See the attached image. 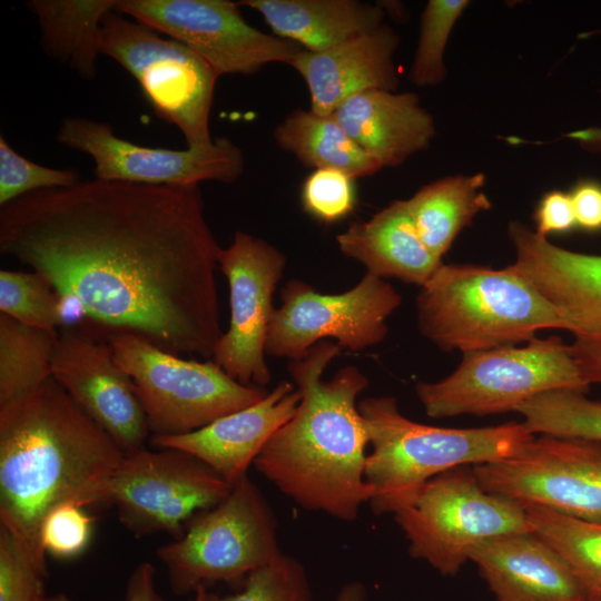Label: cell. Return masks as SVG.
Masks as SVG:
<instances>
[{
  "mask_svg": "<svg viewBox=\"0 0 601 601\" xmlns=\"http://www.w3.org/2000/svg\"><path fill=\"white\" fill-rule=\"evenodd\" d=\"M265 353L298 359L323 341L334 338L341 348L362 351L387 335L386 319L401 306L402 297L385 279L366 273L351 289L337 295L316 292L299 279L288 280L280 292Z\"/></svg>",
  "mask_w": 601,
  "mask_h": 601,
  "instance_id": "7c38bea8",
  "label": "cell"
},
{
  "mask_svg": "<svg viewBox=\"0 0 601 601\" xmlns=\"http://www.w3.org/2000/svg\"><path fill=\"white\" fill-rule=\"evenodd\" d=\"M393 515L408 541L411 556L443 575H455L477 543L533 532L523 504L485 491L467 466L434 476Z\"/></svg>",
  "mask_w": 601,
  "mask_h": 601,
  "instance_id": "9c48e42d",
  "label": "cell"
},
{
  "mask_svg": "<svg viewBox=\"0 0 601 601\" xmlns=\"http://www.w3.org/2000/svg\"><path fill=\"white\" fill-rule=\"evenodd\" d=\"M533 218L534 231L545 238L551 234H564L577 227L570 194L561 190H552L543 195Z\"/></svg>",
  "mask_w": 601,
  "mask_h": 601,
  "instance_id": "74e56055",
  "label": "cell"
},
{
  "mask_svg": "<svg viewBox=\"0 0 601 601\" xmlns=\"http://www.w3.org/2000/svg\"><path fill=\"white\" fill-rule=\"evenodd\" d=\"M229 485L181 450L139 449L124 455L106 491L120 523L136 536L159 532L179 539L188 521L220 502Z\"/></svg>",
  "mask_w": 601,
  "mask_h": 601,
  "instance_id": "8fae6325",
  "label": "cell"
},
{
  "mask_svg": "<svg viewBox=\"0 0 601 601\" xmlns=\"http://www.w3.org/2000/svg\"><path fill=\"white\" fill-rule=\"evenodd\" d=\"M515 412L533 434L601 442V400L585 392H546L520 404Z\"/></svg>",
  "mask_w": 601,
  "mask_h": 601,
  "instance_id": "f546056e",
  "label": "cell"
},
{
  "mask_svg": "<svg viewBox=\"0 0 601 601\" xmlns=\"http://www.w3.org/2000/svg\"><path fill=\"white\" fill-rule=\"evenodd\" d=\"M421 334L443 352L516 346L563 329L554 307L509 266L442 264L416 298Z\"/></svg>",
  "mask_w": 601,
  "mask_h": 601,
  "instance_id": "5b68a950",
  "label": "cell"
},
{
  "mask_svg": "<svg viewBox=\"0 0 601 601\" xmlns=\"http://www.w3.org/2000/svg\"><path fill=\"white\" fill-rule=\"evenodd\" d=\"M125 601H164L156 589L151 563L141 562L132 570L127 581Z\"/></svg>",
  "mask_w": 601,
  "mask_h": 601,
  "instance_id": "ab89813d",
  "label": "cell"
},
{
  "mask_svg": "<svg viewBox=\"0 0 601 601\" xmlns=\"http://www.w3.org/2000/svg\"><path fill=\"white\" fill-rule=\"evenodd\" d=\"M228 0H117L115 10L185 45L219 75H250L303 48L248 24Z\"/></svg>",
  "mask_w": 601,
  "mask_h": 601,
  "instance_id": "9a60e30c",
  "label": "cell"
},
{
  "mask_svg": "<svg viewBox=\"0 0 601 601\" xmlns=\"http://www.w3.org/2000/svg\"><path fill=\"white\" fill-rule=\"evenodd\" d=\"M299 402L296 386L282 381L248 407L224 415L194 432L152 435L150 442L160 449L190 453L233 485L247 475L249 465L270 436L293 417Z\"/></svg>",
  "mask_w": 601,
  "mask_h": 601,
  "instance_id": "d6986e66",
  "label": "cell"
},
{
  "mask_svg": "<svg viewBox=\"0 0 601 601\" xmlns=\"http://www.w3.org/2000/svg\"><path fill=\"white\" fill-rule=\"evenodd\" d=\"M100 52L137 80L154 112L175 125L188 147L214 141L209 117L219 75L196 52L116 10L102 19Z\"/></svg>",
  "mask_w": 601,
  "mask_h": 601,
  "instance_id": "30bf717a",
  "label": "cell"
},
{
  "mask_svg": "<svg viewBox=\"0 0 601 601\" xmlns=\"http://www.w3.org/2000/svg\"><path fill=\"white\" fill-rule=\"evenodd\" d=\"M257 10L275 36L321 52L380 27V4L357 0H243Z\"/></svg>",
  "mask_w": 601,
  "mask_h": 601,
  "instance_id": "cb8c5ba5",
  "label": "cell"
},
{
  "mask_svg": "<svg viewBox=\"0 0 601 601\" xmlns=\"http://www.w3.org/2000/svg\"><path fill=\"white\" fill-rule=\"evenodd\" d=\"M217 262L229 285L230 323L211 358L237 382L264 387L270 382L265 344L276 309L273 294L286 257L266 240L236 231Z\"/></svg>",
  "mask_w": 601,
  "mask_h": 601,
  "instance_id": "e0dca14e",
  "label": "cell"
},
{
  "mask_svg": "<svg viewBox=\"0 0 601 601\" xmlns=\"http://www.w3.org/2000/svg\"><path fill=\"white\" fill-rule=\"evenodd\" d=\"M107 341L134 383L152 435L194 432L268 393L237 382L214 361L185 359L132 334H115Z\"/></svg>",
  "mask_w": 601,
  "mask_h": 601,
  "instance_id": "ba28073f",
  "label": "cell"
},
{
  "mask_svg": "<svg viewBox=\"0 0 601 601\" xmlns=\"http://www.w3.org/2000/svg\"><path fill=\"white\" fill-rule=\"evenodd\" d=\"M569 344L559 336L524 346H502L462 354L457 367L437 382H420L415 393L432 418L485 416L516 410L540 394L574 390L588 393Z\"/></svg>",
  "mask_w": 601,
  "mask_h": 601,
  "instance_id": "52a82bcc",
  "label": "cell"
},
{
  "mask_svg": "<svg viewBox=\"0 0 601 601\" xmlns=\"http://www.w3.org/2000/svg\"><path fill=\"white\" fill-rule=\"evenodd\" d=\"M282 554L275 513L248 475L216 505L194 515L179 539L156 550L177 595L216 582L243 584Z\"/></svg>",
  "mask_w": 601,
  "mask_h": 601,
  "instance_id": "8992f818",
  "label": "cell"
},
{
  "mask_svg": "<svg viewBox=\"0 0 601 601\" xmlns=\"http://www.w3.org/2000/svg\"><path fill=\"white\" fill-rule=\"evenodd\" d=\"M220 250L198 185L88 179L0 209V252L42 276L65 327L127 333L176 355L213 357L223 332Z\"/></svg>",
  "mask_w": 601,
  "mask_h": 601,
  "instance_id": "6da1fadb",
  "label": "cell"
},
{
  "mask_svg": "<svg viewBox=\"0 0 601 601\" xmlns=\"http://www.w3.org/2000/svg\"><path fill=\"white\" fill-rule=\"evenodd\" d=\"M92 534V518L83 508L63 504L43 520L40 543L43 552L58 559H72L85 551Z\"/></svg>",
  "mask_w": 601,
  "mask_h": 601,
  "instance_id": "8d00e7d4",
  "label": "cell"
},
{
  "mask_svg": "<svg viewBox=\"0 0 601 601\" xmlns=\"http://www.w3.org/2000/svg\"><path fill=\"white\" fill-rule=\"evenodd\" d=\"M206 588H200L195 592V600L194 601H204V592Z\"/></svg>",
  "mask_w": 601,
  "mask_h": 601,
  "instance_id": "ee69618b",
  "label": "cell"
},
{
  "mask_svg": "<svg viewBox=\"0 0 601 601\" xmlns=\"http://www.w3.org/2000/svg\"><path fill=\"white\" fill-rule=\"evenodd\" d=\"M366 589L359 582H351L343 585L335 601H365Z\"/></svg>",
  "mask_w": 601,
  "mask_h": 601,
  "instance_id": "b9f144b4",
  "label": "cell"
},
{
  "mask_svg": "<svg viewBox=\"0 0 601 601\" xmlns=\"http://www.w3.org/2000/svg\"><path fill=\"white\" fill-rule=\"evenodd\" d=\"M0 312L53 334H59L63 325L59 296L42 276L32 270H0Z\"/></svg>",
  "mask_w": 601,
  "mask_h": 601,
  "instance_id": "4dcf8cb0",
  "label": "cell"
},
{
  "mask_svg": "<svg viewBox=\"0 0 601 601\" xmlns=\"http://www.w3.org/2000/svg\"><path fill=\"white\" fill-rule=\"evenodd\" d=\"M341 252L367 273L423 286L443 264L421 239L406 200H395L336 236Z\"/></svg>",
  "mask_w": 601,
  "mask_h": 601,
  "instance_id": "603a6c76",
  "label": "cell"
},
{
  "mask_svg": "<svg viewBox=\"0 0 601 601\" xmlns=\"http://www.w3.org/2000/svg\"><path fill=\"white\" fill-rule=\"evenodd\" d=\"M569 194L577 228L588 233L601 231V184L592 180L580 181Z\"/></svg>",
  "mask_w": 601,
  "mask_h": 601,
  "instance_id": "f35d334b",
  "label": "cell"
},
{
  "mask_svg": "<svg viewBox=\"0 0 601 601\" xmlns=\"http://www.w3.org/2000/svg\"><path fill=\"white\" fill-rule=\"evenodd\" d=\"M357 407L372 446L364 477L375 515L407 506L427 481L445 471L510 459L534 439L518 422L473 428L417 423L401 413L393 396L367 397Z\"/></svg>",
  "mask_w": 601,
  "mask_h": 601,
  "instance_id": "277c9868",
  "label": "cell"
},
{
  "mask_svg": "<svg viewBox=\"0 0 601 601\" xmlns=\"http://www.w3.org/2000/svg\"><path fill=\"white\" fill-rule=\"evenodd\" d=\"M469 4L467 0L427 2L422 13L417 48L410 73L415 85L435 86L445 78V47L456 20Z\"/></svg>",
  "mask_w": 601,
  "mask_h": 601,
  "instance_id": "1f68e13d",
  "label": "cell"
},
{
  "mask_svg": "<svg viewBox=\"0 0 601 601\" xmlns=\"http://www.w3.org/2000/svg\"><path fill=\"white\" fill-rule=\"evenodd\" d=\"M483 174L447 176L418 189L406 200L417 233L437 258L446 254L475 216L491 208Z\"/></svg>",
  "mask_w": 601,
  "mask_h": 601,
  "instance_id": "484cf974",
  "label": "cell"
},
{
  "mask_svg": "<svg viewBox=\"0 0 601 601\" xmlns=\"http://www.w3.org/2000/svg\"><path fill=\"white\" fill-rule=\"evenodd\" d=\"M469 560L497 601H584L566 562L534 531L477 543Z\"/></svg>",
  "mask_w": 601,
  "mask_h": 601,
  "instance_id": "44dd1931",
  "label": "cell"
},
{
  "mask_svg": "<svg viewBox=\"0 0 601 601\" xmlns=\"http://www.w3.org/2000/svg\"><path fill=\"white\" fill-rule=\"evenodd\" d=\"M46 577L47 566L14 532L0 524V601H47Z\"/></svg>",
  "mask_w": 601,
  "mask_h": 601,
  "instance_id": "836d02e7",
  "label": "cell"
},
{
  "mask_svg": "<svg viewBox=\"0 0 601 601\" xmlns=\"http://www.w3.org/2000/svg\"><path fill=\"white\" fill-rule=\"evenodd\" d=\"M533 531L566 562L584 601H601V521L522 503Z\"/></svg>",
  "mask_w": 601,
  "mask_h": 601,
  "instance_id": "83f0119b",
  "label": "cell"
},
{
  "mask_svg": "<svg viewBox=\"0 0 601 601\" xmlns=\"http://www.w3.org/2000/svg\"><path fill=\"white\" fill-rule=\"evenodd\" d=\"M243 588L227 595L204 592V601H313L306 571L295 558L282 554L252 572Z\"/></svg>",
  "mask_w": 601,
  "mask_h": 601,
  "instance_id": "d6a6232c",
  "label": "cell"
},
{
  "mask_svg": "<svg viewBox=\"0 0 601 601\" xmlns=\"http://www.w3.org/2000/svg\"><path fill=\"white\" fill-rule=\"evenodd\" d=\"M81 180L75 169H56L18 154L0 137V206L33 191L70 187Z\"/></svg>",
  "mask_w": 601,
  "mask_h": 601,
  "instance_id": "e575fe53",
  "label": "cell"
},
{
  "mask_svg": "<svg viewBox=\"0 0 601 601\" xmlns=\"http://www.w3.org/2000/svg\"><path fill=\"white\" fill-rule=\"evenodd\" d=\"M572 139L593 150H601V128H589L569 134Z\"/></svg>",
  "mask_w": 601,
  "mask_h": 601,
  "instance_id": "60d3db41",
  "label": "cell"
},
{
  "mask_svg": "<svg viewBox=\"0 0 601 601\" xmlns=\"http://www.w3.org/2000/svg\"><path fill=\"white\" fill-rule=\"evenodd\" d=\"M117 0H31L45 51L85 79H93L100 52L101 22Z\"/></svg>",
  "mask_w": 601,
  "mask_h": 601,
  "instance_id": "d4e9b609",
  "label": "cell"
},
{
  "mask_svg": "<svg viewBox=\"0 0 601 601\" xmlns=\"http://www.w3.org/2000/svg\"><path fill=\"white\" fill-rule=\"evenodd\" d=\"M341 349L337 343L321 341L290 359L288 371L300 402L253 465L300 508L352 522L373 493L364 477L368 436L356 404L370 382L353 365L322 380Z\"/></svg>",
  "mask_w": 601,
  "mask_h": 601,
  "instance_id": "3957f363",
  "label": "cell"
},
{
  "mask_svg": "<svg viewBox=\"0 0 601 601\" xmlns=\"http://www.w3.org/2000/svg\"><path fill=\"white\" fill-rule=\"evenodd\" d=\"M334 115L382 168L400 166L427 148L436 132L432 116L413 92L365 91L345 100Z\"/></svg>",
  "mask_w": 601,
  "mask_h": 601,
  "instance_id": "7402d4cb",
  "label": "cell"
},
{
  "mask_svg": "<svg viewBox=\"0 0 601 601\" xmlns=\"http://www.w3.org/2000/svg\"><path fill=\"white\" fill-rule=\"evenodd\" d=\"M473 471L490 493L601 521V442L534 436L516 455L474 465Z\"/></svg>",
  "mask_w": 601,
  "mask_h": 601,
  "instance_id": "4fadbf2b",
  "label": "cell"
},
{
  "mask_svg": "<svg viewBox=\"0 0 601 601\" xmlns=\"http://www.w3.org/2000/svg\"><path fill=\"white\" fill-rule=\"evenodd\" d=\"M398 37L387 24L321 52L300 50L290 65L305 80L311 109L331 115L348 98L398 86L393 55Z\"/></svg>",
  "mask_w": 601,
  "mask_h": 601,
  "instance_id": "ffe728a7",
  "label": "cell"
},
{
  "mask_svg": "<svg viewBox=\"0 0 601 601\" xmlns=\"http://www.w3.org/2000/svg\"><path fill=\"white\" fill-rule=\"evenodd\" d=\"M355 178L331 168L315 169L303 183L300 203L315 219L333 224L349 216L357 204Z\"/></svg>",
  "mask_w": 601,
  "mask_h": 601,
  "instance_id": "d590c367",
  "label": "cell"
},
{
  "mask_svg": "<svg viewBox=\"0 0 601 601\" xmlns=\"http://www.w3.org/2000/svg\"><path fill=\"white\" fill-rule=\"evenodd\" d=\"M274 138L307 167L337 169L355 179L382 168L349 137L334 114L296 109L277 125Z\"/></svg>",
  "mask_w": 601,
  "mask_h": 601,
  "instance_id": "4316f807",
  "label": "cell"
},
{
  "mask_svg": "<svg viewBox=\"0 0 601 601\" xmlns=\"http://www.w3.org/2000/svg\"><path fill=\"white\" fill-rule=\"evenodd\" d=\"M47 601H70V599L67 595L59 593L48 597Z\"/></svg>",
  "mask_w": 601,
  "mask_h": 601,
  "instance_id": "7bdbcfd3",
  "label": "cell"
},
{
  "mask_svg": "<svg viewBox=\"0 0 601 601\" xmlns=\"http://www.w3.org/2000/svg\"><path fill=\"white\" fill-rule=\"evenodd\" d=\"M508 235L515 250L509 267L559 314L585 383L601 384V255L560 247L520 221L509 225Z\"/></svg>",
  "mask_w": 601,
  "mask_h": 601,
  "instance_id": "5bb4252c",
  "label": "cell"
},
{
  "mask_svg": "<svg viewBox=\"0 0 601 601\" xmlns=\"http://www.w3.org/2000/svg\"><path fill=\"white\" fill-rule=\"evenodd\" d=\"M124 455L52 377L0 404V524L46 565V516L63 504L106 505Z\"/></svg>",
  "mask_w": 601,
  "mask_h": 601,
  "instance_id": "7a4b0ae2",
  "label": "cell"
},
{
  "mask_svg": "<svg viewBox=\"0 0 601 601\" xmlns=\"http://www.w3.org/2000/svg\"><path fill=\"white\" fill-rule=\"evenodd\" d=\"M51 377L125 454L144 447L150 433L145 410L106 338L61 328Z\"/></svg>",
  "mask_w": 601,
  "mask_h": 601,
  "instance_id": "ac0fdd59",
  "label": "cell"
},
{
  "mask_svg": "<svg viewBox=\"0 0 601 601\" xmlns=\"http://www.w3.org/2000/svg\"><path fill=\"white\" fill-rule=\"evenodd\" d=\"M58 335L0 313V404L51 378Z\"/></svg>",
  "mask_w": 601,
  "mask_h": 601,
  "instance_id": "f1b7e54d",
  "label": "cell"
},
{
  "mask_svg": "<svg viewBox=\"0 0 601 601\" xmlns=\"http://www.w3.org/2000/svg\"><path fill=\"white\" fill-rule=\"evenodd\" d=\"M56 139L89 155L95 178L104 180L154 186H191L204 180L230 184L245 168L242 149L225 137L199 148H151L118 137L107 122L75 116L60 122Z\"/></svg>",
  "mask_w": 601,
  "mask_h": 601,
  "instance_id": "2e32d148",
  "label": "cell"
}]
</instances>
